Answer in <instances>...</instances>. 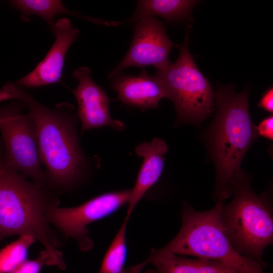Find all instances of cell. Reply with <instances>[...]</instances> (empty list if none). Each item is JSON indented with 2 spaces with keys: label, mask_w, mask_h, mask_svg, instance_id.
Returning a JSON list of instances; mask_svg holds the SVG:
<instances>
[{
  "label": "cell",
  "mask_w": 273,
  "mask_h": 273,
  "mask_svg": "<svg viewBox=\"0 0 273 273\" xmlns=\"http://www.w3.org/2000/svg\"><path fill=\"white\" fill-rule=\"evenodd\" d=\"M151 263L154 268L144 273H240L222 263L197 258L191 259L171 253H159L154 249L143 262L128 267L129 273H140Z\"/></svg>",
  "instance_id": "obj_14"
},
{
  "label": "cell",
  "mask_w": 273,
  "mask_h": 273,
  "mask_svg": "<svg viewBox=\"0 0 273 273\" xmlns=\"http://www.w3.org/2000/svg\"><path fill=\"white\" fill-rule=\"evenodd\" d=\"M130 192L125 190L104 193L75 207L56 206L49 213L50 223L65 238L74 239L80 250L89 251L94 242L89 236L88 225L128 204Z\"/></svg>",
  "instance_id": "obj_8"
},
{
  "label": "cell",
  "mask_w": 273,
  "mask_h": 273,
  "mask_svg": "<svg viewBox=\"0 0 273 273\" xmlns=\"http://www.w3.org/2000/svg\"><path fill=\"white\" fill-rule=\"evenodd\" d=\"M168 146L164 141L155 138L151 142H144L137 145L135 152L143 158L133 188L131 190L126 216L130 215L147 191L160 177L164 166V155Z\"/></svg>",
  "instance_id": "obj_13"
},
{
  "label": "cell",
  "mask_w": 273,
  "mask_h": 273,
  "mask_svg": "<svg viewBox=\"0 0 273 273\" xmlns=\"http://www.w3.org/2000/svg\"><path fill=\"white\" fill-rule=\"evenodd\" d=\"M134 24L130 46L124 58L108 74V79L131 67L143 70L149 66H153L159 71L171 63L169 53L177 44L171 41L162 23L155 17H148L140 19Z\"/></svg>",
  "instance_id": "obj_9"
},
{
  "label": "cell",
  "mask_w": 273,
  "mask_h": 273,
  "mask_svg": "<svg viewBox=\"0 0 273 273\" xmlns=\"http://www.w3.org/2000/svg\"><path fill=\"white\" fill-rule=\"evenodd\" d=\"M6 100L22 102L28 109L45 167V187L59 194L74 190L86 178L89 165L80 143L74 106L62 102L55 108L48 107L13 82L0 88V102Z\"/></svg>",
  "instance_id": "obj_1"
},
{
  "label": "cell",
  "mask_w": 273,
  "mask_h": 273,
  "mask_svg": "<svg viewBox=\"0 0 273 273\" xmlns=\"http://www.w3.org/2000/svg\"><path fill=\"white\" fill-rule=\"evenodd\" d=\"M233 194L231 201L224 203L221 209L226 234L238 252L265 267L263 252L273 242L272 209L268 195L255 193L243 172L235 183Z\"/></svg>",
  "instance_id": "obj_5"
},
{
  "label": "cell",
  "mask_w": 273,
  "mask_h": 273,
  "mask_svg": "<svg viewBox=\"0 0 273 273\" xmlns=\"http://www.w3.org/2000/svg\"><path fill=\"white\" fill-rule=\"evenodd\" d=\"M78 81L74 89H70L78 105L77 115L81 123V133L86 130L109 126L116 131L125 128L120 120L113 119L109 110V99L105 92L92 78L90 69L78 68L72 73Z\"/></svg>",
  "instance_id": "obj_10"
},
{
  "label": "cell",
  "mask_w": 273,
  "mask_h": 273,
  "mask_svg": "<svg viewBox=\"0 0 273 273\" xmlns=\"http://www.w3.org/2000/svg\"><path fill=\"white\" fill-rule=\"evenodd\" d=\"M258 107L266 111L273 112V88L269 87L263 94L258 103Z\"/></svg>",
  "instance_id": "obj_21"
},
{
  "label": "cell",
  "mask_w": 273,
  "mask_h": 273,
  "mask_svg": "<svg viewBox=\"0 0 273 273\" xmlns=\"http://www.w3.org/2000/svg\"><path fill=\"white\" fill-rule=\"evenodd\" d=\"M56 266L57 264L46 250L40 252L38 257L26 260L8 273H39L44 266Z\"/></svg>",
  "instance_id": "obj_19"
},
{
  "label": "cell",
  "mask_w": 273,
  "mask_h": 273,
  "mask_svg": "<svg viewBox=\"0 0 273 273\" xmlns=\"http://www.w3.org/2000/svg\"><path fill=\"white\" fill-rule=\"evenodd\" d=\"M111 79L110 88L117 93V100L142 110L157 108L160 101L167 98V93L159 80L144 70L136 75L121 72Z\"/></svg>",
  "instance_id": "obj_12"
},
{
  "label": "cell",
  "mask_w": 273,
  "mask_h": 273,
  "mask_svg": "<svg viewBox=\"0 0 273 273\" xmlns=\"http://www.w3.org/2000/svg\"><path fill=\"white\" fill-rule=\"evenodd\" d=\"M198 2L191 0L138 1L133 14L126 22L135 24L142 18L155 16L169 22L178 21L187 18Z\"/></svg>",
  "instance_id": "obj_15"
},
{
  "label": "cell",
  "mask_w": 273,
  "mask_h": 273,
  "mask_svg": "<svg viewBox=\"0 0 273 273\" xmlns=\"http://www.w3.org/2000/svg\"><path fill=\"white\" fill-rule=\"evenodd\" d=\"M224 203L218 200L211 209L199 211L185 202L179 232L168 244L155 251L218 261L240 273H265L262 265L241 255L234 247L221 219Z\"/></svg>",
  "instance_id": "obj_4"
},
{
  "label": "cell",
  "mask_w": 273,
  "mask_h": 273,
  "mask_svg": "<svg viewBox=\"0 0 273 273\" xmlns=\"http://www.w3.org/2000/svg\"><path fill=\"white\" fill-rule=\"evenodd\" d=\"M1 241L0 240V242H1Z\"/></svg>",
  "instance_id": "obj_22"
},
{
  "label": "cell",
  "mask_w": 273,
  "mask_h": 273,
  "mask_svg": "<svg viewBox=\"0 0 273 273\" xmlns=\"http://www.w3.org/2000/svg\"><path fill=\"white\" fill-rule=\"evenodd\" d=\"M58 193L29 181L8 162L0 141V240L13 235H29L40 242L61 270L66 268L64 245L50 224L49 213L60 206Z\"/></svg>",
  "instance_id": "obj_2"
},
{
  "label": "cell",
  "mask_w": 273,
  "mask_h": 273,
  "mask_svg": "<svg viewBox=\"0 0 273 273\" xmlns=\"http://www.w3.org/2000/svg\"><path fill=\"white\" fill-rule=\"evenodd\" d=\"M51 29L56 38L54 43L35 68L15 82L20 86L34 88L60 81L66 55L79 30L66 18L58 19Z\"/></svg>",
  "instance_id": "obj_11"
},
{
  "label": "cell",
  "mask_w": 273,
  "mask_h": 273,
  "mask_svg": "<svg viewBox=\"0 0 273 273\" xmlns=\"http://www.w3.org/2000/svg\"><path fill=\"white\" fill-rule=\"evenodd\" d=\"M178 58L154 76L164 87L175 107L179 122H199L211 112L214 94L208 80L197 67L189 47L190 26Z\"/></svg>",
  "instance_id": "obj_6"
},
{
  "label": "cell",
  "mask_w": 273,
  "mask_h": 273,
  "mask_svg": "<svg viewBox=\"0 0 273 273\" xmlns=\"http://www.w3.org/2000/svg\"><path fill=\"white\" fill-rule=\"evenodd\" d=\"M248 96L247 90L237 94L231 86L217 90V112L209 136L216 201H225L233 195L235 183L243 173L242 159L258 135L249 113Z\"/></svg>",
  "instance_id": "obj_3"
},
{
  "label": "cell",
  "mask_w": 273,
  "mask_h": 273,
  "mask_svg": "<svg viewBox=\"0 0 273 273\" xmlns=\"http://www.w3.org/2000/svg\"><path fill=\"white\" fill-rule=\"evenodd\" d=\"M258 135L272 141L273 140V116L272 115L263 119L256 127Z\"/></svg>",
  "instance_id": "obj_20"
},
{
  "label": "cell",
  "mask_w": 273,
  "mask_h": 273,
  "mask_svg": "<svg viewBox=\"0 0 273 273\" xmlns=\"http://www.w3.org/2000/svg\"><path fill=\"white\" fill-rule=\"evenodd\" d=\"M25 107L17 101L0 107V132L5 157L24 177L45 187L46 174L41 167L35 127L29 114L23 112Z\"/></svg>",
  "instance_id": "obj_7"
},
{
  "label": "cell",
  "mask_w": 273,
  "mask_h": 273,
  "mask_svg": "<svg viewBox=\"0 0 273 273\" xmlns=\"http://www.w3.org/2000/svg\"><path fill=\"white\" fill-rule=\"evenodd\" d=\"M129 218L125 216L105 253L98 273H126L124 265L127 254L126 232Z\"/></svg>",
  "instance_id": "obj_17"
},
{
  "label": "cell",
  "mask_w": 273,
  "mask_h": 273,
  "mask_svg": "<svg viewBox=\"0 0 273 273\" xmlns=\"http://www.w3.org/2000/svg\"><path fill=\"white\" fill-rule=\"evenodd\" d=\"M10 4L21 13V18L29 21L31 15L43 19L51 28L54 24V18L58 14H68L92 21L93 18L68 9L60 0H14Z\"/></svg>",
  "instance_id": "obj_16"
},
{
  "label": "cell",
  "mask_w": 273,
  "mask_h": 273,
  "mask_svg": "<svg viewBox=\"0 0 273 273\" xmlns=\"http://www.w3.org/2000/svg\"><path fill=\"white\" fill-rule=\"evenodd\" d=\"M36 241L31 236L22 235L1 249L0 273H8L26 260L29 248Z\"/></svg>",
  "instance_id": "obj_18"
}]
</instances>
